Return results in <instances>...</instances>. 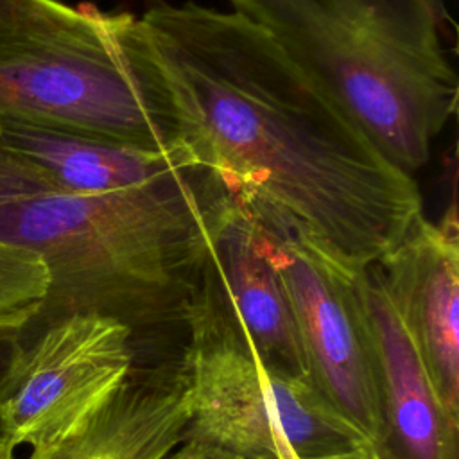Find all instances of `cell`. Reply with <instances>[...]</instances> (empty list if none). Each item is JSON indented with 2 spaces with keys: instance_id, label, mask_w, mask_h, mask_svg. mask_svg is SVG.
<instances>
[{
  "instance_id": "obj_12",
  "label": "cell",
  "mask_w": 459,
  "mask_h": 459,
  "mask_svg": "<svg viewBox=\"0 0 459 459\" xmlns=\"http://www.w3.org/2000/svg\"><path fill=\"white\" fill-rule=\"evenodd\" d=\"M188 418L183 364L133 369L75 436L39 459H163L183 441Z\"/></svg>"
},
{
  "instance_id": "obj_6",
  "label": "cell",
  "mask_w": 459,
  "mask_h": 459,
  "mask_svg": "<svg viewBox=\"0 0 459 459\" xmlns=\"http://www.w3.org/2000/svg\"><path fill=\"white\" fill-rule=\"evenodd\" d=\"M134 332L72 314L0 335V437L39 459L75 436L133 371Z\"/></svg>"
},
{
  "instance_id": "obj_16",
  "label": "cell",
  "mask_w": 459,
  "mask_h": 459,
  "mask_svg": "<svg viewBox=\"0 0 459 459\" xmlns=\"http://www.w3.org/2000/svg\"><path fill=\"white\" fill-rule=\"evenodd\" d=\"M0 459H22L13 448L5 445V441L0 437Z\"/></svg>"
},
{
  "instance_id": "obj_9",
  "label": "cell",
  "mask_w": 459,
  "mask_h": 459,
  "mask_svg": "<svg viewBox=\"0 0 459 459\" xmlns=\"http://www.w3.org/2000/svg\"><path fill=\"white\" fill-rule=\"evenodd\" d=\"M375 403V459H457L459 416L441 402L373 264L353 273Z\"/></svg>"
},
{
  "instance_id": "obj_1",
  "label": "cell",
  "mask_w": 459,
  "mask_h": 459,
  "mask_svg": "<svg viewBox=\"0 0 459 459\" xmlns=\"http://www.w3.org/2000/svg\"><path fill=\"white\" fill-rule=\"evenodd\" d=\"M136 27L186 145L238 199L281 212L350 271L423 215L414 178L262 27L195 2H158Z\"/></svg>"
},
{
  "instance_id": "obj_10",
  "label": "cell",
  "mask_w": 459,
  "mask_h": 459,
  "mask_svg": "<svg viewBox=\"0 0 459 459\" xmlns=\"http://www.w3.org/2000/svg\"><path fill=\"white\" fill-rule=\"evenodd\" d=\"M445 407L459 416V230L452 201L439 222L420 215L373 262Z\"/></svg>"
},
{
  "instance_id": "obj_5",
  "label": "cell",
  "mask_w": 459,
  "mask_h": 459,
  "mask_svg": "<svg viewBox=\"0 0 459 459\" xmlns=\"http://www.w3.org/2000/svg\"><path fill=\"white\" fill-rule=\"evenodd\" d=\"M190 344L185 439L240 459H335L371 452L310 378L269 368L237 337L199 319L185 321Z\"/></svg>"
},
{
  "instance_id": "obj_7",
  "label": "cell",
  "mask_w": 459,
  "mask_h": 459,
  "mask_svg": "<svg viewBox=\"0 0 459 459\" xmlns=\"http://www.w3.org/2000/svg\"><path fill=\"white\" fill-rule=\"evenodd\" d=\"M242 203L262 230L287 294L312 384L371 446L377 420L353 290L355 271L325 255L281 212L253 201Z\"/></svg>"
},
{
  "instance_id": "obj_2",
  "label": "cell",
  "mask_w": 459,
  "mask_h": 459,
  "mask_svg": "<svg viewBox=\"0 0 459 459\" xmlns=\"http://www.w3.org/2000/svg\"><path fill=\"white\" fill-rule=\"evenodd\" d=\"M226 194L199 165L138 190L45 192L0 204V238L36 251L48 271L30 321L95 314L133 332L185 323Z\"/></svg>"
},
{
  "instance_id": "obj_8",
  "label": "cell",
  "mask_w": 459,
  "mask_h": 459,
  "mask_svg": "<svg viewBox=\"0 0 459 459\" xmlns=\"http://www.w3.org/2000/svg\"><path fill=\"white\" fill-rule=\"evenodd\" d=\"M186 319H199L237 337L269 368L310 378L294 316L262 230L230 190L210 228Z\"/></svg>"
},
{
  "instance_id": "obj_17",
  "label": "cell",
  "mask_w": 459,
  "mask_h": 459,
  "mask_svg": "<svg viewBox=\"0 0 459 459\" xmlns=\"http://www.w3.org/2000/svg\"><path fill=\"white\" fill-rule=\"evenodd\" d=\"M283 459V457H281ZM285 459H296V457H285ZM335 459H375L373 452L368 454H360V455H350V457H335Z\"/></svg>"
},
{
  "instance_id": "obj_14",
  "label": "cell",
  "mask_w": 459,
  "mask_h": 459,
  "mask_svg": "<svg viewBox=\"0 0 459 459\" xmlns=\"http://www.w3.org/2000/svg\"><path fill=\"white\" fill-rule=\"evenodd\" d=\"M56 192L45 176L0 143V204Z\"/></svg>"
},
{
  "instance_id": "obj_4",
  "label": "cell",
  "mask_w": 459,
  "mask_h": 459,
  "mask_svg": "<svg viewBox=\"0 0 459 459\" xmlns=\"http://www.w3.org/2000/svg\"><path fill=\"white\" fill-rule=\"evenodd\" d=\"M0 117L108 140L186 145L129 13L0 0Z\"/></svg>"
},
{
  "instance_id": "obj_3",
  "label": "cell",
  "mask_w": 459,
  "mask_h": 459,
  "mask_svg": "<svg viewBox=\"0 0 459 459\" xmlns=\"http://www.w3.org/2000/svg\"><path fill=\"white\" fill-rule=\"evenodd\" d=\"M403 172L421 169L457 109L439 0H226Z\"/></svg>"
},
{
  "instance_id": "obj_13",
  "label": "cell",
  "mask_w": 459,
  "mask_h": 459,
  "mask_svg": "<svg viewBox=\"0 0 459 459\" xmlns=\"http://www.w3.org/2000/svg\"><path fill=\"white\" fill-rule=\"evenodd\" d=\"M43 258L20 244L0 238V335L27 325L48 290Z\"/></svg>"
},
{
  "instance_id": "obj_15",
  "label": "cell",
  "mask_w": 459,
  "mask_h": 459,
  "mask_svg": "<svg viewBox=\"0 0 459 459\" xmlns=\"http://www.w3.org/2000/svg\"><path fill=\"white\" fill-rule=\"evenodd\" d=\"M163 459H240L219 446L185 439L178 448L170 450Z\"/></svg>"
},
{
  "instance_id": "obj_11",
  "label": "cell",
  "mask_w": 459,
  "mask_h": 459,
  "mask_svg": "<svg viewBox=\"0 0 459 459\" xmlns=\"http://www.w3.org/2000/svg\"><path fill=\"white\" fill-rule=\"evenodd\" d=\"M0 143L70 194L138 190L201 165L188 145H136L4 117Z\"/></svg>"
}]
</instances>
